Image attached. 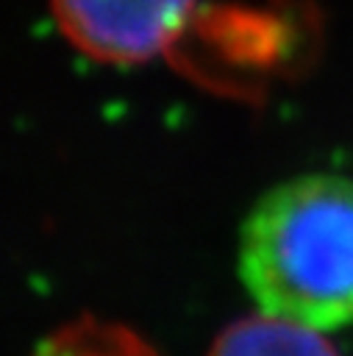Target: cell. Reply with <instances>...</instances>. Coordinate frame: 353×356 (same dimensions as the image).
<instances>
[{"instance_id":"6da1fadb","label":"cell","mask_w":353,"mask_h":356,"mask_svg":"<svg viewBox=\"0 0 353 356\" xmlns=\"http://www.w3.org/2000/svg\"><path fill=\"white\" fill-rule=\"evenodd\" d=\"M239 275L264 314L353 325V178L311 172L264 192L239 234Z\"/></svg>"},{"instance_id":"7a4b0ae2","label":"cell","mask_w":353,"mask_h":356,"mask_svg":"<svg viewBox=\"0 0 353 356\" xmlns=\"http://www.w3.org/2000/svg\"><path fill=\"white\" fill-rule=\"evenodd\" d=\"M64 36L92 58L139 64L186 25L195 0H50Z\"/></svg>"},{"instance_id":"3957f363","label":"cell","mask_w":353,"mask_h":356,"mask_svg":"<svg viewBox=\"0 0 353 356\" xmlns=\"http://www.w3.org/2000/svg\"><path fill=\"white\" fill-rule=\"evenodd\" d=\"M208 356H339L336 348L314 328L253 314L231 323L208 348Z\"/></svg>"}]
</instances>
